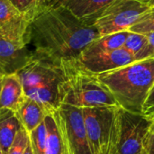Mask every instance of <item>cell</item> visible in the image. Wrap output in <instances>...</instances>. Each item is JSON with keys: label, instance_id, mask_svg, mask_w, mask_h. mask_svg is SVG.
<instances>
[{"label": "cell", "instance_id": "6da1fadb", "mask_svg": "<svg viewBox=\"0 0 154 154\" xmlns=\"http://www.w3.org/2000/svg\"><path fill=\"white\" fill-rule=\"evenodd\" d=\"M97 28L57 0L43 1L31 19L24 42L32 57L61 66L76 60L99 37Z\"/></svg>", "mask_w": 154, "mask_h": 154}, {"label": "cell", "instance_id": "7a4b0ae2", "mask_svg": "<svg viewBox=\"0 0 154 154\" xmlns=\"http://www.w3.org/2000/svg\"><path fill=\"white\" fill-rule=\"evenodd\" d=\"M97 77L121 108L143 114L144 102L154 84V58L137 60Z\"/></svg>", "mask_w": 154, "mask_h": 154}, {"label": "cell", "instance_id": "3957f363", "mask_svg": "<svg viewBox=\"0 0 154 154\" xmlns=\"http://www.w3.org/2000/svg\"><path fill=\"white\" fill-rule=\"evenodd\" d=\"M61 66L63 77L58 86L60 105L79 108L118 106L97 75L84 69L77 60L64 62Z\"/></svg>", "mask_w": 154, "mask_h": 154}, {"label": "cell", "instance_id": "277c9868", "mask_svg": "<svg viewBox=\"0 0 154 154\" xmlns=\"http://www.w3.org/2000/svg\"><path fill=\"white\" fill-rule=\"evenodd\" d=\"M82 113L92 153L116 154L120 138L121 107H85Z\"/></svg>", "mask_w": 154, "mask_h": 154}, {"label": "cell", "instance_id": "5b68a950", "mask_svg": "<svg viewBox=\"0 0 154 154\" xmlns=\"http://www.w3.org/2000/svg\"><path fill=\"white\" fill-rule=\"evenodd\" d=\"M150 7L137 0H115L93 21L100 36L128 31Z\"/></svg>", "mask_w": 154, "mask_h": 154}, {"label": "cell", "instance_id": "8992f818", "mask_svg": "<svg viewBox=\"0 0 154 154\" xmlns=\"http://www.w3.org/2000/svg\"><path fill=\"white\" fill-rule=\"evenodd\" d=\"M152 120L138 113L121 108L120 138L116 154H143Z\"/></svg>", "mask_w": 154, "mask_h": 154}, {"label": "cell", "instance_id": "52a82bcc", "mask_svg": "<svg viewBox=\"0 0 154 154\" xmlns=\"http://www.w3.org/2000/svg\"><path fill=\"white\" fill-rule=\"evenodd\" d=\"M58 111L64 123L69 154H93L88 143L82 108L62 104Z\"/></svg>", "mask_w": 154, "mask_h": 154}, {"label": "cell", "instance_id": "ba28073f", "mask_svg": "<svg viewBox=\"0 0 154 154\" xmlns=\"http://www.w3.org/2000/svg\"><path fill=\"white\" fill-rule=\"evenodd\" d=\"M16 75L23 90H26L38 86L60 82L63 77V69L62 66L51 61L32 57L31 61L21 69Z\"/></svg>", "mask_w": 154, "mask_h": 154}, {"label": "cell", "instance_id": "9c48e42d", "mask_svg": "<svg viewBox=\"0 0 154 154\" xmlns=\"http://www.w3.org/2000/svg\"><path fill=\"white\" fill-rule=\"evenodd\" d=\"M32 59V54L24 41L0 35V67L7 74H15Z\"/></svg>", "mask_w": 154, "mask_h": 154}, {"label": "cell", "instance_id": "30bf717a", "mask_svg": "<svg viewBox=\"0 0 154 154\" xmlns=\"http://www.w3.org/2000/svg\"><path fill=\"white\" fill-rule=\"evenodd\" d=\"M77 60L84 69L96 75L111 71L137 61L135 58L123 47L107 52L91 56H82Z\"/></svg>", "mask_w": 154, "mask_h": 154}, {"label": "cell", "instance_id": "8fae6325", "mask_svg": "<svg viewBox=\"0 0 154 154\" xmlns=\"http://www.w3.org/2000/svg\"><path fill=\"white\" fill-rule=\"evenodd\" d=\"M31 18L18 11L8 0H0V35L24 41Z\"/></svg>", "mask_w": 154, "mask_h": 154}, {"label": "cell", "instance_id": "7c38bea8", "mask_svg": "<svg viewBox=\"0 0 154 154\" xmlns=\"http://www.w3.org/2000/svg\"><path fill=\"white\" fill-rule=\"evenodd\" d=\"M44 121L47 129L46 154H69L64 123L59 111L48 114Z\"/></svg>", "mask_w": 154, "mask_h": 154}, {"label": "cell", "instance_id": "4fadbf2b", "mask_svg": "<svg viewBox=\"0 0 154 154\" xmlns=\"http://www.w3.org/2000/svg\"><path fill=\"white\" fill-rule=\"evenodd\" d=\"M26 97L16 73L4 75L0 93V109H8L16 114Z\"/></svg>", "mask_w": 154, "mask_h": 154}, {"label": "cell", "instance_id": "5bb4252c", "mask_svg": "<svg viewBox=\"0 0 154 154\" xmlns=\"http://www.w3.org/2000/svg\"><path fill=\"white\" fill-rule=\"evenodd\" d=\"M75 16L93 24L94 19L115 0H57Z\"/></svg>", "mask_w": 154, "mask_h": 154}, {"label": "cell", "instance_id": "9a60e30c", "mask_svg": "<svg viewBox=\"0 0 154 154\" xmlns=\"http://www.w3.org/2000/svg\"><path fill=\"white\" fill-rule=\"evenodd\" d=\"M59 83L60 82H54L47 85L34 87L24 90V93L28 98L39 104L44 112L48 115L58 110L60 106L58 88Z\"/></svg>", "mask_w": 154, "mask_h": 154}, {"label": "cell", "instance_id": "2e32d148", "mask_svg": "<svg viewBox=\"0 0 154 154\" xmlns=\"http://www.w3.org/2000/svg\"><path fill=\"white\" fill-rule=\"evenodd\" d=\"M21 123L16 115L8 109H0V147L3 154H7Z\"/></svg>", "mask_w": 154, "mask_h": 154}, {"label": "cell", "instance_id": "e0dca14e", "mask_svg": "<svg viewBox=\"0 0 154 154\" xmlns=\"http://www.w3.org/2000/svg\"><path fill=\"white\" fill-rule=\"evenodd\" d=\"M22 126L28 134L32 132L45 119L47 114L35 101L26 97L19 111L15 114Z\"/></svg>", "mask_w": 154, "mask_h": 154}, {"label": "cell", "instance_id": "ac0fdd59", "mask_svg": "<svg viewBox=\"0 0 154 154\" xmlns=\"http://www.w3.org/2000/svg\"><path fill=\"white\" fill-rule=\"evenodd\" d=\"M128 35V31L99 36L94 42H92L79 57L91 56L98 53L111 51L124 46V43Z\"/></svg>", "mask_w": 154, "mask_h": 154}, {"label": "cell", "instance_id": "d6986e66", "mask_svg": "<svg viewBox=\"0 0 154 154\" xmlns=\"http://www.w3.org/2000/svg\"><path fill=\"white\" fill-rule=\"evenodd\" d=\"M123 48L129 51L136 60L154 58V50L146 34L128 32Z\"/></svg>", "mask_w": 154, "mask_h": 154}, {"label": "cell", "instance_id": "ffe728a7", "mask_svg": "<svg viewBox=\"0 0 154 154\" xmlns=\"http://www.w3.org/2000/svg\"><path fill=\"white\" fill-rule=\"evenodd\" d=\"M29 137L33 154H46L47 129L45 121L41 123L32 132H31Z\"/></svg>", "mask_w": 154, "mask_h": 154}, {"label": "cell", "instance_id": "44dd1931", "mask_svg": "<svg viewBox=\"0 0 154 154\" xmlns=\"http://www.w3.org/2000/svg\"><path fill=\"white\" fill-rule=\"evenodd\" d=\"M128 32L147 34L154 32V6L150 7L143 13L134 24H133Z\"/></svg>", "mask_w": 154, "mask_h": 154}, {"label": "cell", "instance_id": "7402d4cb", "mask_svg": "<svg viewBox=\"0 0 154 154\" xmlns=\"http://www.w3.org/2000/svg\"><path fill=\"white\" fill-rule=\"evenodd\" d=\"M29 142H30L29 134L23 128V126H22V125H21V127H20L11 147L9 148L7 154H23Z\"/></svg>", "mask_w": 154, "mask_h": 154}, {"label": "cell", "instance_id": "603a6c76", "mask_svg": "<svg viewBox=\"0 0 154 154\" xmlns=\"http://www.w3.org/2000/svg\"><path fill=\"white\" fill-rule=\"evenodd\" d=\"M18 11L31 19L44 0H8Z\"/></svg>", "mask_w": 154, "mask_h": 154}, {"label": "cell", "instance_id": "cb8c5ba5", "mask_svg": "<svg viewBox=\"0 0 154 154\" xmlns=\"http://www.w3.org/2000/svg\"><path fill=\"white\" fill-rule=\"evenodd\" d=\"M154 114V84L151 88L143 108V115L150 116Z\"/></svg>", "mask_w": 154, "mask_h": 154}, {"label": "cell", "instance_id": "d4e9b609", "mask_svg": "<svg viewBox=\"0 0 154 154\" xmlns=\"http://www.w3.org/2000/svg\"><path fill=\"white\" fill-rule=\"evenodd\" d=\"M143 154H154V134H148L145 141Z\"/></svg>", "mask_w": 154, "mask_h": 154}, {"label": "cell", "instance_id": "484cf974", "mask_svg": "<svg viewBox=\"0 0 154 154\" xmlns=\"http://www.w3.org/2000/svg\"><path fill=\"white\" fill-rule=\"evenodd\" d=\"M137 1H139L140 3H142L143 5H146L149 7L154 6V0H137Z\"/></svg>", "mask_w": 154, "mask_h": 154}, {"label": "cell", "instance_id": "4316f807", "mask_svg": "<svg viewBox=\"0 0 154 154\" xmlns=\"http://www.w3.org/2000/svg\"><path fill=\"white\" fill-rule=\"evenodd\" d=\"M146 36L148 37V40H149V42L151 43L152 47L153 48L154 50V32H150V33H147Z\"/></svg>", "mask_w": 154, "mask_h": 154}, {"label": "cell", "instance_id": "83f0119b", "mask_svg": "<svg viewBox=\"0 0 154 154\" xmlns=\"http://www.w3.org/2000/svg\"><path fill=\"white\" fill-rule=\"evenodd\" d=\"M23 154H33V152H32V146H31L30 142H29V143H28V145H27V147H26V149H25L24 153Z\"/></svg>", "mask_w": 154, "mask_h": 154}, {"label": "cell", "instance_id": "f1b7e54d", "mask_svg": "<svg viewBox=\"0 0 154 154\" xmlns=\"http://www.w3.org/2000/svg\"><path fill=\"white\" fill-rule=\"evenodd\" d=\"M149 117V116H148ZM151 120H152V124H151V126H150V131L149 133H152L154 134V117H149Z\"/></svg>", "mask_w": 154, "mask_h": 154}, {"label": "cell", "instance_id": "f546056e", "mask_svg": "<svg viewBox=\"0 0 154 154\" xmlns=\"http://www.w3.org/2000/svg\"><path fill=\"white\" fill-rule=\"evenodd\" d=\"M3 77H4V76H1V77H0V93H1V89H2V83H3Z\"/></svg>", "mask_w": 154, "mask_h": 154}, {"label": "cell", "instance_id": "4dcf8cb0", "mask_svg": "<svg viewBox=\"0 0 154 154\" xmlns=\"http://www.w3.org/2000/svg\"><path fill=\"white\" fill-rule=\"evenodd\" d=\"M4 75H5V72L3 71V69H2L1 67H0V77H1V76H4Z\"/></svg>", "mask_w": 154, "mask_h": 154}, {"label": "cell", "instance_id": "1f68e13d", "mask_svg": "<svg viewBox=\"0 0 154 154\" xmlns=\"http://www.w3.org/2000/svg\"><path fill=\"white\" fill-rule=\"evenodd\" d=\"M0 154H3V152H2V150H1V147H0Z\"/></svg>", "mask_w": 154, "mask_h": 154}, {"label": "cell", "instance_id": "d6a6232c", "mask_svg": "<svg viewBox=\"0 0 154 154\" xmlns=\"http://www.w3.org/2000/svg\"><path fill=\"white\" fill-rule=\"evenodd\" d=\"M149 117H154V114H153V115H152V116H150Z\"/></svg>", "mask_w": 154, "mask_h": 154}, {"label": "cell", "instance_id": "836d02e7", "mask_svg": "<svg viewBox=\"0 0 154 154\" xmlns=\"http://www.w3.org/2000/svg\"><path fill=\"white\" fill-rule=\"evenodd\" d=\"M45 1H51V0H45Z\"/></svg>", "mask_w": 154, "mask_h": 154}]
</instances>
